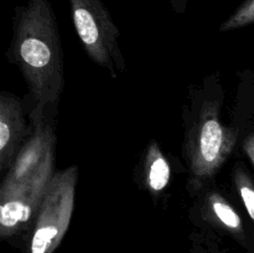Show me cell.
<instances>
[{"mask_svg": "<svg viewBox=\"0 0 254 253\" xmlns=\"http://www.w3.org/2000/svg\"><path fill=\"white\" fill-rule=\"evenodd\" d=\"M240 145L242 148L243 153L246 154V156H247L250 163L252 164V166L254 168V123L250 126L247 133L245 134V136L241 140Z\"/></svg>", "mask_w": 254, "mask_h": 253, "instance_id": "obj_13", "label": "cell"}, {"mask_svg": "<svg viewBox=\"0 0 254 253\" xmlns=\"http://www.w3.org/2000/svg\"><path fill=\"white\" fill-rule=\"evenodd\" d=\"M252 253H254V250H253V252H252Z\"/></svg>", "mask_w": 254, "mask_h": 253, "instance_id": "obj_15", "label": "cell"}, {"mask_svg": "<svg viewBox=\"0 0 254 253\" xmlns=\"http://www.w3.org/2000/svg\"><path fill=\"white\" fill-rule=\"evenodd\" d=\"M55 149H50L36 168L6 176L0 185V238L7 242L22 238L34 220L55 175Z\"/></svg>", "mask_w": 254, "mask_h": 253, "instance_id": "obj_3", "label": "cell"}, {"mask_svg": "<svg viewBox=\"0 0 254 253\" xmlns=\"http://www.w3.org/2000/svg\"><path fill=\"white\" fill-rule=\"evenodd\" d=\"M190 1L191 0H169V4H170L171 9L174 10V12L181 15L186 11Z\"/></svg>", "mask_w": 254, "mask_h": 253, "instance_id": "obj_14", "label": "cell"}, {"mask_svg": "<svg viewBox=\"0 0 254 253\" xmlns=\"http://www.w3.org/2000/svg\"><path fill=\"white\" fill-rule=\"evenodd\" d=\"M74 30L87 56L113 78L126 69L119 30L102 0H68Z\"/></svg>", "mask_w": 254, "mask_h": 253, "instance_id": "obj_5", "label": "cell"}, {"mask_svg": "<svg viewBox=\"0 0 254 253\" xmlns=\"http://www.w3.org/2000/svg\"><path fill=\"white\" fill-rule=\"evenodd\" d=\"M232 184L254 231V176L243 161H236L233 165Z\"/></svg>", "mask_w": 254, "mask_h": 253, "instance_id": "obj_10", "label": "cell"}, {"mask_svg": "<svg viewBox=\"0 0 254 253\" xmlns=\"http://www.w3.org/2000/svg\"><path fill=\"white\" fill-rule=\"evenodd\" d=\"M225 92L218 71L190 88L184 109L183 155L188 170L186 189L191 197L215 184L240 145L230 123L222 119Z\"/></svg>", "mask_w": 254, "mask_h": 253, "instance_id": "obj_1", "label": "cell"}, {"mask_svg": "<svg viewBox=\"0 0 254 253\" xmlns=\"http://www.w3.org/2000/svg\"><path fill=\"white\" fill-rule=\"evenodd\" d=\"M9 60L19 68L37 108L57 109L64 86V55L50 0L15 7Z\"/></svg>", "mask_w": 254, "mask_h": 253, "instance_id": "obj_2", "label": "cell"}, {"mask_svg": "<svg viewBox=\"0 0 254 253\" xmlns=\"http://www.w3.org/2000/svg\"><path fill=\"white\" fill-rule=\"evenodd\" d=\"M22 102L10 92L0 94V170L6 173L30 134Z\"/></svg>", "mask_w": 254, "mask_h": 253, "instance_id": "obj_7", "label": "cell"}, {"mask_svg": "<svg viewBox=\"0 0 254 253\" xmlns=\"http://www.w3.org/2000/svg\"><path fill=\"white\" fill-rule=\"evenodd\" d=\"M190 253H221L220 248L213 242L208 240L202 233H192L191 235Z\"/></svg>", "mask_w": 254, "mask_h": 253, "instance_id": "obj_12", "label": "cell"}, {"mask_svg": "<svg viewBox=\"0 0 254 253\" xmlns=\"http://www.w3.org/2000/svg\"><path fill=\"white\" fill-rule=\"evenodd\" d=\"M189 211L190 220L196 227L212 236L230 237L247 253L254 250V231L247 217L212 184L193 197Z\"/></svg>", "mask_w": 254, "mask_h": 253, "instance_id": "obj_6", "label": "cell"}, {"mask_svg": "<svg viewBox=\"0 0 254 253\" xmlns=\"http://www.w3.org/2000/svg\"><path fill=\"white\" fill-rule=\"evenodd\" d=\"M252 24H254V0H243L237 9L220 25L218 31H233Z\"/></svg>", "mask_w": 254, "mask_h": 253, "instance_id": "obj_11", "label": "cell"}, {"mask_svg": "<svg viewBox=\"0 0 254 253\" xmlns=\"http://www.w3.org/2000/svg\"><path fill=\"white\" fill-rule=\"evenodd\" d=\"M171 181V165L156 140L148 144L140 166V184L153 198H158Z\"/></svg>", "mask_w": 254, "mask_h": 253, "instance_id": "obj_8", "label": "cell"}, {"mask_svg": "<svg viewBox=\"0 0 254 253\" xmlns=\"http://www.w3.org/2000/svg\"><path fill=\"white\" fill-rule=\"evenodd\" d=\"M79 170L77 165L56 171L22 238V253H55L64 241L74 210Z\"/></svg>", "mask_w": 254, "mask_h": 253, "instance_id": "obj_4", "label": "cell"}, {"mask_svg": "<svg viewBox=\"0 0 254 253\" xmlns=\"http://www.w3.org/2000/svg\"><path fill=\"white\" fill-rule=\"evenodd\" d=\"M254 123V69H245L240 76L230 126L240 143Z\"/></svg>", "mask_w": 254, "mask_h": 253, "instance_id": "obj_9", "label": "cell"}]
</instances>
